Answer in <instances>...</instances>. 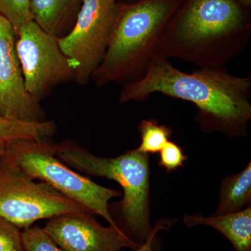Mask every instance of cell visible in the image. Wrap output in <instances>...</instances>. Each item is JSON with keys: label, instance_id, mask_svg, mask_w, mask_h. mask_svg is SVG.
Wrapping results in <instances>:
<instances>
[{"label": "cell", "instance_id": "6da1fadb", "mask_svg": "<svg viewBox=\"0 0 251 251\" xmlns=\"http://www.w3.org/2000/svg\"><path fill=\"white\" fill-rule=\"evenodd\" d=\"M156 93L194 104L196 121L205 133L219 131L230 137L247 133L251 119V76H235L226 67L186 74L156 52L141 79L122 86L119 101L143 102Z\"/></svg>", "mask_w": 251, "mask_h": 251}, {"label": "cell", "instance_id": "7a4b0ae2", "mask_svg": "<svg viewBox=\"0 0 251 251\" xmlns=\"http://www.w3.org/2000/svg\"><path fill=\"white\" fill-rule=\"evenodd\" d=\"M251 38V9L234 0H183L167 23L157 53L198 69L226 67Z\"/></svg>", "mask_w": 251, "mask_h": 251}, {"label": "cell", "instance_id": "3957f363", "mask_svg": "<svg viewBox=\"0 0 251 251\" xmlns=\"http://www.w3.org/2000/svg\"><path fill=\"white\" fill-rule=\"evenodd\" d=\"M183 0L119 3L115 29L103 62L92 77L99 87L139 80L157 51L167 23Z\"/></svg>", "mask_w": 251, "mask_h": 251}, {"label": "cell", "instance_id": "277c9868", "mask_svg": "<svg viewBox=\"0 0 251 251\" xmlns=\"http://www.w3.org/2000/svg\"><path fill=\"white\" fill-rule=\"evenodd\" d=\"M56 156L80 173L117 181L124 191L116 203L117 226L132 241L143 245L154 231L150 224V161L148 153L128 150L115 158H101L72 140L56 144Z\"/></svg>", "mask_w": 251, "mask_h": 251}, {"label": "cell", "instance_id": "5b68a950", "mask_svg": "<svg viewBox=\"0 0 251 251\" xmlns=\"http://www.w3.org/2000/svg\"><path fill=\"white\" fill-rule=\"evenodd\" d=\"M55 146L50 139L19 140L6 143V151L33 179L50 185L120 229L110 214L108 203L122 193L100 186L73 171L56 156Z\"/></svg>", "mask_w": 251, "mask_h": 251}, {"label": "cell", "instance_id": "8992f818", "mask_svg": "<svg viewBox=\"0 0 251 251\" xmlns=\"http://www.w3.org/2000/svg\"><path fill=\"white\" fill-rule=\"evenodd\" d=\"M82 212L92 211L46 183L36 181L5 150L0 157V217L25 229L39 220Z\"/></svg>", "mask_w": 251, "mask_h": 251}, {"label": "cell", "instance_id": "52a82bcc", "mask_svg": "<svg viewBox=\"0 0 251 251\" xmlns=\"http://www.w3.org/2000/svg\"><path fill=\"white\" fill-rule=\"evenodd\" d=\"M117 0H84L74 27L57 39L59 47L76 63L74 80L85 86L103 62L116 23Z\"/></svg>", "mask_w": 251, "mask_h": 251}, {"label": "cell", "instance_id": "ba28073f", "mask_svg": "<svg viewBox=\"0 0 251 251\" xmlns=\"http://www.w3.org/2000/svg\"><path fill=\"white\" fill-rule=\"evenodd\" d=\"M16 46L26 90L37 101L56 86L74 80L76 63L62 52L57 38L34 20L18 30Z\"/></svg>", "mask_w": 251, "mask_h": 251}, {"label": "cell", "instance_id": "9c48e42d", "mask_svg": "<svg viewBox=\"0 0 251 251\" xmlns=\"http://www.w3.org/2000/svg\"><path fill=\"white\" fill-rule=\"evenodd\" d=\"M92 212L66 213L49 219L44 227L64 251H135L139 244L113 226L104 227Z\"/></svg>", "mask_w": 251, "mask_h": 251}, {"label": "cell", "instance_id": "30bf717a", "mask_svg": "<svg viewBox=\"0 0 251 251\" xmlns=\"http://www.w3.org/2000/svg\"><path fill=\"white\" fill-rule=\"evenodd\" d=\"M17 32L0 14V115L27 122L46 121L45 112L28 93L16 50Z\"/></svg>", "mask_w": 251, "mask_h": 251}, {"label": "cell", "instance_id": "8fae6325", "mask_svg": "<svg viewBox=\"0 0 251 251\" xmlns=\"http://www.w3.org/2000/svg\"><path fill=\"white\" fill-rule=\"evenodd\" d=\"M184 223L188 228L204 225L219 231L231 242L236 251H251V207L244 210L203 217L186 215Z\"/></svg>", "mask_w": 251, "mask_h": 251}, {"label": "cell", "instance_id": "7c38bea8", "mask_svg": "<svg viewBox=\"0 0 251 251\" xmlns=\"http://www.w3.org/2000/svg\"><path fill=\"white\" fill-rule=\"evenodd\" d=\"M84 0H30L33 20L44 30L62 37L74 27Z\"/></svg>", "mask_w": 251, "mask_h": 251}, {"label": "cell", "instance_id": "4fadbf2b", "mask_svg": "<svg viewBox=\"0 0 251 251\" xmlns=\"http://www.w3.org/2000/svg\"><path fill=\"white\" fill-rule=\"evenodd\" d=\"M251 201V163L238 174L223 180L220 190L219 204L215 216L242 211Z\"/></svg>", "mask_w": 251, "mask_h": 251}, {"label": "cell", "instance_id": "5bb4252c", "mask_svg": "<svg viewBox=\"0 0 251 251\" xmlns=\"http://www.w3.org/2000/svg\"><path fill=\"white\" fill-rule=\"evenodd\" d=\"M56 130V124L50 120L27 122L0 115V143L19 140L50 139Z\"/></svg>", "mask_w": 251, "mask_h": 251}, {"label": "cell", "instance_id": "9a60e30c", "mask_svg": "<svg viewBox=\"0 0 251 251\" xmlns=\"http://www.w3.org/2000/svg\"><path fill=\"white\" fill-rule=\"evenodd\" d=\"M138 130L141 143L136 150L148 154L161 151L172 135L170 127L159 125L155 120H143L138 126Z\"/></svg>", "mask_w": 251, "mask_h": 251}, {"label": "cell", "instance_id": "2e32d148", "mask_svg": "<svg viewBox=\"0 0 251 251\" xmlns=\"http://www.w3.org/2000/svg\"><path fill=\"white\" fill-rule=\"evenodd\" d=\"M0 14L9 20L18 34L23 25L33 20L30 0H0Z\"/></svg>", "mask_w": 251, "mask_h": 251}, {"label": "cell", "instance_id": "e0dca14e", "mask_svg": "<svg viewBox=\"0 0 251 251\" xmlns=\"http://www.w3.org/2000/svg\"><path fill=\"white\" fill-rule=\"evenodd\" d=\"M23 240L25 251H64L37 226L23 229Z\"/></svg>", "mask_w": 251, "mask_h": 251}, {"label": "cell", "instance_id": "ac0fdd59", "mask_svg": "<svg viewBox=\"0 0 251 251\" xmlns=\"http://www.w3.org/2000/svg\"><path fill=\"white\" fill-rule=\"evenodd\" d=\"M0 251H25L22 229L0 217Z\"/></svg>", "mask_w": 251, "mask_h": 251}, {"label": "cell", "instance_id": "d6986e66", "mask_svg": "<svg viewBox=\"0 0 251 251\" xmlns=\"http://www.w3.org/2000/svg\"><path fill=\"white\" fill-rule=\"evenodd\" d=\"M160 166L163 167L168 173L176 171L182 166L187 156L183 152L182 149L173 142L168 141L161 150Z\"/></svg>", "mask_w": 251, "mask_h": 251}, {"label": "cell", "instance_id": "ffe728a7", "mask_svg": "<svg viewBox=\"0 0 251 251\" xmlns=\"http://www.w3.org/2000/svg\"><path fill=\"white\" fill-rule=\"evenodd\" d=\"M160 229H161V225H156L153 233L150 235V237H149L145 244H143L138 249L133 251H153V243L155 242V237H156L157 232L160 230Z\"/></svg>", "mask_w": 251, "mask_h": 251}, {"label": "cell", "instance_id": "44dd1931", "mask_svg": "<svg viewBox=\"0 0 251 251\" xmlns=\"http://www.w3.org/2000/svg\"><path fill=\"white\" fill-rule=\"evenodd\" d=\"M239 4L245 6V7L250 8L251 9V0H234Z\"/></svg>", "mask_w": 251, "mask_h": 251}, {"label": "cell", "instance_id": "7402d4cb", "mask_svg": "<svg viewBox=\"0 0 251 251\" xmlns=\"http://www.w3.org/2000/svg\"><path fill=\"white\" fill-rule=\"evenodd\" d=\"M119 3H122V4H133V3L139 1L140 0H117Z\"/></svg>", "mask_w": 251, "mask_h": 251}, {"label": "cell", "instance_id": "603a6c76", "mask_svg": "<svg viewBox=\"0 0 251 251\" xmlns=\"http://www.w3.org/2000/svg\"><path fill=\"white\" fill-rule=\"evenodd\" d=\"M5 150H6V144L0 143V157L4 154L5 152Z\"/></svg>", "mask_w": 251, "mask_h": 251}]
</instances>
